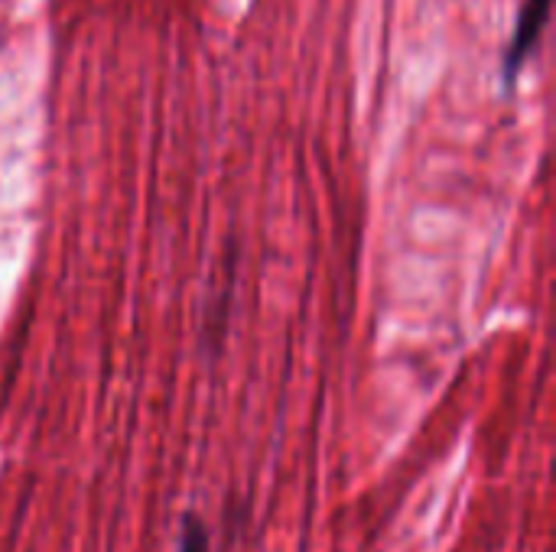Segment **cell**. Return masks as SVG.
<instances>
[{
    "label": "cell",
    "mask_w": 556,
    "mask_h": 552,
    "mask_svg": "<svg viewBox=\"0 0 556 552\" xmlns=\"http://www.w3.org/2000/svg\"><path fill=\"white\" fill-rule=\"evenodd\" d=\"M551 3L554 0H525L521 10H518V20H515V33L511 39L505 42V52H502V81L511 88L525 68V62L531 59V52L538 49L541 42V33L551 20Z\"/></svg>",
    "instance_id": "cell-1"
},
{
    "label": "cell",
    "mask_w": 556,
    "mask_h": 552,
    "mask_svg": "<svg viewBox=\"0 0 556 552\" xmlns=\"http://www.w3.org/2000/svg\"><path fill=\"white\" fill-rule=\"evenodd\" d=\"M179 552H208V537H205V530H202V524L195 517H189L186 527H182Z\"/></svg>",
    "instance_id": "cell-2"
}]
</instances>
